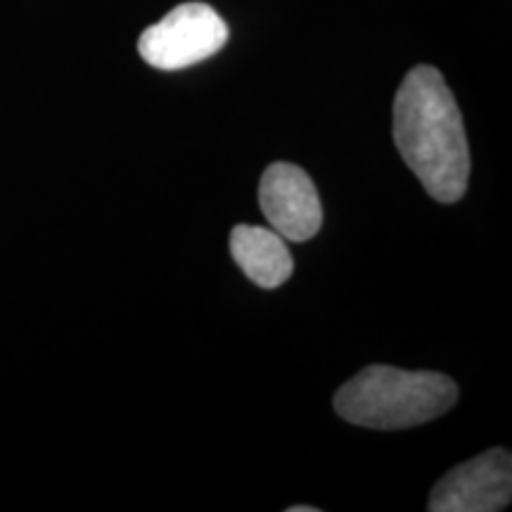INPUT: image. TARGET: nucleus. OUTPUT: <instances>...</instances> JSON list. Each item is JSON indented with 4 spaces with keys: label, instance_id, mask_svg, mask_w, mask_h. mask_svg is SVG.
I'll return each mask as SVG.
<instances>
[{
    "label": "nucleus",
    "instance_id": "obj_3",
    "mask_svg": "<svg viewBox=\"0 0 512 512\" xmlns=\"http://www.w3.org/2000/svg\"><path fill=\"white\" fill-rule=\"evenodd\" d=\"M228 36V24L211 5L183 3L140 34L138 53L150 67L178 72L214 57Z\"/></svg>",
    "mask_w": 512,
    "mask_h": 512
},
{
    "label": "nucleus",
    "instance_id": "obj_5",
    "mask_svg": "<svg viewBox=\"0 0 512 512\" xmlns=\"http://www.w3.org/2000/svg\"><path fill=\"white\" fill-rule=\"evenodd\" d=\"M259 204L283 240L306 242L323 226V207L311 176L299 166L275 162L261 176Z\"/></svg>",
    "mask_w": 512,
    "mask_h": 512
},
{
    "label": "nucleus",
    "instance_id": "obj_4",
    "mask_svg": "<svg viewBox=\"0 0 512 512\" xmlns=\"http://www.w3.org/2000/svg\"><path fill=\"white\" fill-rule=\"evenodd\" d=\"M512 458L505 448L453 467L430 494V512H498L510 505Z\"/></svg>",
    "mask_w": 512,
    "mask_h": 512
},
{
    "label": "nucleus",
    "instance_id": "obj_1",
    "mask_svg": "<svg viewBox=\"0 0 512 512\" xmlns=\"http://www.w3.org/2000/svg\"><path fill=\"white\" fill-rule=\"evenodd\" d=\"M394 143L427 195L453 204L470 178L463 114L439 69L418 64L394 98Z\"/></svg>",
    "mask_w": 512,
    "mask_h": 512
},
{
    "label": "nucleus",
    "instance_id": "obj_7",
    "mask_svg": "<svg viewBox=\"0 0 512 512\" xmlns=\"http://www.w3.org/2000/svg\"><path fill=\"white\" fill-rule=\"evenodd\" d=\"M290 512H318V508H313V505H292Z\"/></svg>",
    "mask_w": 512,
    "mask_h": 512
},
{
    "label": "nucleus",
    "instance_id": "obj_6",
    "mask_svg": "<svg viewBox=\"0 0 512 512\" xmlns=\"http://www.w3.org/2000/svg\"><path fill=\"white\" fill-rule=\"evenodd\" d=\"M230 254L254 285L275 290L290 280L294 259L275 230L261 226H235L230 230Z\"/></svg>",
    "mask_w": 512,
    "mask_h": 512
},
{
    "label": "nucleus",
    "instance_id": "obj_2",
    "mask_svg": "<svg viewBox=\"0 0 512 512\" xmlns=\"http://www.w3.org/2000/svg\"><path fill=\"white\" fill-rule=\"evenodd\" d=\"M458 401V384L432 370L368 366L335 394V411L370 430H408L437 420Z\"/></svg>",
    "mask_w": 512,
    "mask_h": 512
}]
</instances>
